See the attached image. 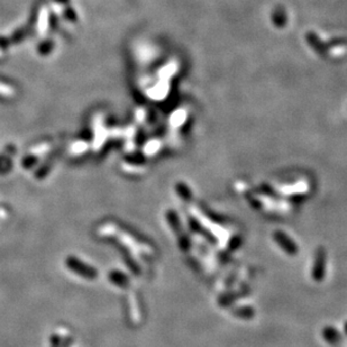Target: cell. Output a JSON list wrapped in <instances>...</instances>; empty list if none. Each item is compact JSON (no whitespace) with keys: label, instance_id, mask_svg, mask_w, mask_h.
I'll return each instance as SVG.
<instances>
[{"label":"cell","instance_id":"1","mask_svg":"<svg viewBox=\"0 0 347 347\" xmlns=\"http://www.w3.org/2000/svg\"><path fill=\"white\" fill-rule=\"evenodd\" d=\"M65 265L70 271L85 278L87 280H95L98 277V271L91 265H88L75 256H68L65 260Z\"/></svg>","mask_w":347,"mask_h":347},{"label":"cell","instance_id":"5","mask_svg":"<svg viewBox=\"0 0 347 347\" xmlns=\"http://www.w3.org/2000/svg\"><path fill=\"white\" fill-rule=\"evenodd\" d=\"M165 217H167L168 224L170 225L171 228H172V230L174 233H177V234H181L182 228H181L180 219L177 215V212L173 211V210H168L167 214H165Z\"/></svg>","mask_w":347,"mask_h":347},{"label":"cell","instance_id":"6","mask_svg":"<svg viewBox=\"0 0 347 347\" xmlns=\"http://www.w3.org/2000/svg\"><path fill=\"white\" fill-rule=\"evenodd\" d=\"M323 337L325 338L326 341H327V343L336 344L339 340L340 335L334 327H330V326H328V327H325L323 330Z\"/></svg>","mask_w":347,"mask_h":347},{"label":"cell","instance_id":"2","mask_svg":"<svg viewBox=\"0 0 347 347\" xmlns=\"http://www.w3.org/2000/svg\"><path fill=\"white\" fill-rule=\"evenodd\" d=\"M325 273H326V252L323 247H319L315 254L312 277L316 282H320L324 280Z\"/></svg>","mask_w":347,"mask_h":347},{"label":"cell","instance_id":"9","mask_svg":"<svg viewBox=\"0 0 347 347\" xmlns=\"http://www.w3.org/2000/svg\"><path fill=\"white\" fill-rule=\"evenodd\" d=\"M62 337L59 335H52L50 337V343L53 347H61L62 344Z\"/></svg>","mask_w":347,"mask_h":347},{"label":"cell","instance_id":"3","mask_svg":"<svg viewBox=\"0 0 347 347\" xmlns=\"http://www.w3.org/2000/svg\"><path fill=\"white\" fill-rule=\"evenodd\" d=\"M273 238L277 244L282 248V250L289 255H297L299 252V247L296 242H293L291 237H289L287 234H284L281 230L274 232Z\"/></svg>","mask_w":347,"mask_h":347},{"label":"cell","instance_id":"7","mask_svg":"<svg viewBox=\"0 0 347 347\" xmlns=\"http://www.w3.org/2000/svg\"><path fill=\"white\" fill-rule=\"evenodd\" d=\"M175 191L180 196V198L183 199L184 201H189L192 198V192H191L189 186L184 183H178L175 185Z\"/></svg>","mask_w":347,"mask_h":347},{"label":"cell","instance_id":"8","mask_svg":"<svg viewBox=\"0 0 347 347\" xmlns=\"http://www.w3.org/2000/svg\"><path fill=\"white\" fill-rule=\"evenodd\" d=\"M236 317L238 318H243V319H250L252 317H254L255 312L254 309L252 307H243V308H238L236 310L233 312Z\"/></svg>","mask_w":347,"mask_h":347},{"label":"cell","instance_id":"4","mask_svg":"<svg viewBox=\"0 0 347 347\" xmlns=\"http://www.w3.org/2000/svg\"><path fill=\"white\" fill-rule=\"evenodd\" d=\"M109 281L113 284V286H116L118 288H123L125 289L129 286V279L126 276L125 273H123L122 271H118V270H112L109 272Z\"/></svg>","mask_w":347,"mask_h":347}]
</instances>
